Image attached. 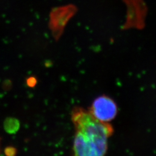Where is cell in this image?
I'll return each mask as SVG.
<instances>
[{
    "mask_svg": "<svg viewBox=\"0 0 156 156\" xmlns=\"http://www.w3.org/2000/svg\"><path fill=\"white\" fill-rule=\"evenodd\" d=\"M20 127L19 120L14 117H8L4 122V129L7 133L13 134L16 133Z\"/></svg>",
    "mask_w": 156,
    "mask_h": 156,
    "instance_id": "277c9868",
    "label": "cell"
},
{
    "mask_svg": "<svg viewBox=\"0 0 156 156\" xmlns=\"http://www.w3.org/2000/svg\"><path fill=\"white\" fill-rule=\"evenodd\" d=\"M75 12L76 8L73 5L53 9L50 15L49 28L56 41H58L60 38L67 22Z\"/></svg>",
    "mask_w": 156,
    "mask_h": 156,
    "instance_id": "7a4b0ae2",
    "label": "cell"
},
{
    "mask_svg": "<svg viewBox=\"0 0 156 156\" xmlns=\"http://www.w3.org/2000/svg\"><path fill=\"white\" fill-rule=\"evenodd\" d=\"M0 142H1V138H0ZM0 152H1V150H0Z\"/></svg>",
    "mask_w": 156,
    "mask_h": 156,
    "instance_id": "9c48e42d",
    "label": "cell"
},
{
    "mask_svg": "<svg viewBox=\"0 0 156 156\" xmlns=\"http://www.w3.org/2000/svg\"><path fill=\"white\" fill-rule=\"evenodd\" d=\"M72 120L76 129L73 147L75 155H104L107 150V140L113 133L111 126L78 107L73 111Z\"/></svg>",
    "mask_w": 156,
    "mask_h": 156,
    "instance_id": "6da1fadb",
    "label": "cell"
},
{
    "mask_svg": "<svg viewBox=\"0 0 156 156\" xmlns=\"http://www.w3.org/2000/svg\"><path fill=\"white\" fill-rule=\"evenodd\" d=\"M117 111L115 102L107 97L102 96L94 101L90 113L97 120L107 123L115 117Z\"/></svg>",
    "mask_w": 156,
    "mask_h": 156,
    "instance_id": "3957f363",
    "label": "cell"
},
{
    "mask_svg": "<svg viewBox=\"0 0 156 156\" xmlns=\"http://www.w3.org/2000/svg\"><path fill=\"white\" fill-rule=\"evenodd\" d=\"M37 79L35 76H30L26 79V84L29 87L33 88L37 84Z\"/></svg>",
    "mask_w": 156,
    "mask_h": 156,
    "instance_id": "52a82bcc",
    "label": "cell"
},
{
    "mask_svg": "<svg viewBox=\"0 0 156 156\" xmlns=\"http://www.w3.org/2000/svg\"><path fill=\"white\" fill-rule=\"evenodd\" d=\"M128 23L132 25H137L139 23V17L137 15V8L135 2L128 1Z\"/></svg>",
    "mask_w": 156,
    "mask_h": 156,
    "instance_id": "5b68a950",
    "label": "cell"
},
{
    "mask_svg": "<svg viewBox=\"0 0 156 156\" xmlns=\"http://www.w3.org/2000/svg\"><path fill=\"white\" fill-rule=\"evenodd\" d=\"M12 87V82L10 80L6 79L2 83V89L5 90V91H8L11 89Z\"/></svg>",
    "mask_w": 156,
    "mask_h": 156,
    "instance_id": "ba28073f",
    "label": "cell"
},
{
    "mask_svg": "<svg viewBox=\"0 0 156 156\" xmlns=\"http://www.w3.org/2000/svg\"><path fill=\"white\" fill-rule=\"evenodd\" d=\"M17 150L13 146H7L4 149V153L6 156H14L16 155Z\"/></svg>",
    "mask_w": 156,
    "mask_h": 156,
    "instance_id": "8992f818",
    "label": "cell"
}]
</instances>
